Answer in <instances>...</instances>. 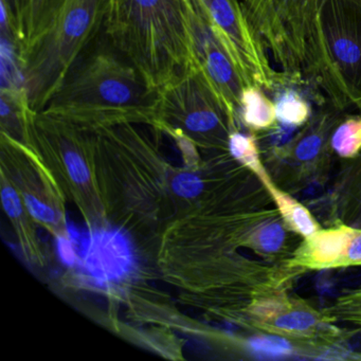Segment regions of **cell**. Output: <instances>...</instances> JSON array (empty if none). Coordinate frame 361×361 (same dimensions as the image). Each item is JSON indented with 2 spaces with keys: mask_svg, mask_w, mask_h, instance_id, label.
<instances>
[{
  "mask_svg": "<svg viewBox=\"0 0 361 361\" xmlns=\"http://www.w3.org/2000/svg\"><path fill=\"white\" fill-rule=\"evenodd\" d=\"M334 151L343 158H353L361 151V117L353 116L338 123L331 135Z\"/></svg>",
  "mask_w": 361,
  "mask_h": 361,
  "instance_id": "cell-13",
  "label": "cell"
},
{
  "mask_svg": "<svg viewBox=\"0 0 361 361\" xmlns=\"http://www.w3.org/2000/svg\"><path fill=\"white\" fill-rule=\"evenodd\" d=\"M157 90L113 47L90 50L41 113L96 133L126 124L155 126Z\"/></svg>",
  "mask_w": 361,
  "mask_h": 361,
  "instance_id": "cell-1",
  "label": "cell"
},
{
  "mask_svg": "<svg viewBox=\"0 0 361 361\" xmlns=\"http://www.w3.org/2000/svg\"><path fill=\"white\" fill-rule=\"evenodd\" d=\"M109 0H59L37 39L20 54L28 104L41 113L102 31Z\"/></svg>",
  "mask_w": 361,
  "mask_h": 361,
  "instance_id": "cell-3",
  "label": "cell"
},
{
  "mask_svg": "<svg viewBox=\"0 0 361 361\" xmlns=\"http://www.w3.org/2000/svg\"><path fill=\"white\" fill-rule=\"evenodd\" d=\"M1 200L4 210L13 224L20 247L29 261L37 265L45 264V255L37 240L32 215L27 210L18 190L6 174L1 175Z\"/></svg>",
  "mask_w": 361,
  "mask_h": 361,
  "instance_id": "cell-10",
  "label": "cell"
},
{
  "mask_svg": "<svg viewBox=\"0 0 361 361\" xmlns=\"http://www.w3.org/2000/svg\"><path fill=\"white\" fill-rule=\"evenodd\" d=\"M238 115L240 121L252 130H268L278 123L274 101L257 86L243 90Z\"/></svg>",
  "mask_w": 361,
  "mask_h": 361,
  "instance_id": "cell-11",
  "label": "cell"
},
{
  "mask_svg": "<svg viewBox=\"0 0 361 361\" xmlns=\"http://www.w3.org/2000/svg\"><path fill=\"white\" fill-rule=\"evenodd\" d=\"M250 348L257 354L266 357H280L290 354L291 345L280 336H264L253 338L249 342Z\"/></svg>",
  "mask_w": 361,
  "mask_h": 361,
  "instance_id": "cell-19",
  "label": "cell"
},
{
  "mask_svg": "<svg viewBox=\"0 0 361 361\" xmlns=\"http://www.w3.org/2000/svg\"><path fill=\"white\" fill-rule=\"evenodd\" d=\"M238 122L197 63L157 90L153 128L160 132L181 133L200 147H223Z\"/></svg>",
  "mask_w": 361,
  "mask_h": 361,
  "instance_id": "cell-5",
  "label": "cell"
},
{
  "mask_svg": "<svg viewBox=\"0 0 361 361\" xmlns=\"http://www.w3.org/2000/svg\"><path fill=\"white\" fill-rule=\"evenodd\" d=\"M3 160L8 162V178L16 187L35 221L63 235L65 231L62 192L47 166L28 145L1 134ZM5 174V173H4Z\"/></svg>",
  "mask_w": 361,
  "mask_h": 361,
  "instance_id": "cell-7",
  "label": "cell"
},
{
  "mask_svg": "<svg viewBox=\"0 0 361 361\" xmlns=\"http://www.w3.org/2000/svg\"><path fill=\"white\" fill-rule=\"evenodd\" d=\"M59 0H27L24 20V41L20 54L37 39L47 25Z\"/></svg>",
  "mask_w": 361,
  "mask_h": 361,
  "instance_id": "cell-14",
  "label": "cell"
},
{
  "mask_svg": "<svg viewBox=\"0 0 361 361\" xmlns=\"http://www.w3.org/2000/svg\"><path fill=\"white\" fill-rule=\"evenodd\" d=\"M191 23L196 63L231 113L240 120V97L246 84L227 48L195 0H192Z\"/></svg>",
  "mask_w": 361,
  "mask_h": 361,
  "instance_id": "cell-8",
  "label": "cell"
},
{
  "mask_svg": "<svg viewBox=\"0 0 361 361\" xmlns=\"http://www.w3.org/2000/svg\"><path fill=\"white\" fill-rule=\"evenodd\" d=\"M331 312H335V318H340L361 329V287L340 297Z\"/></svg>",
  "mask_w": 361,
  "mask_h": 361,
  "instance_id": "cell-17",
  "label": "cell"
},
{
  "mask_svg": "<svg viewBox=\"0 0 361 361\" xmlns=\"http://www.w3.org/2000/svg\"><path fill=\"white\" fill-rule=\"evenodd\" d=\"M204 181L195 173L178 172L171 180V189L181 200H194L204 191Z\"/></svg>",
  "mask_w": 361,
  "mask_h": 361,
  "instance_id": "cell-18",
  "label": "cell"
},
{
  "mask_svg": "<svg viewBox=\"0 0 361 361\" xmlns=\"http://www.w3.org/2000/svg\"><path fill=\"white\" fill-rule=\"evenodd\" d=\"M255 312L263 329L290 337H310L321 323L320 316L314 310L286 305L285 302L263 301Z\"/></svg>",
  "mask_w": 361,
  "mask_h": 361,
  "instance_id": "cell-9",
  "label": "cell"
},
{
  "mask_svg": "<svg viewBox=\"0 0 361 361\" xmlns=\"http://www.w3.org/2000/svg\"><path fill=\"white\" fill-rule=\"evenodd\" d=\"M59 250H60V255L62 257L63 261L66 264L75 263V250H73L71 243L69 242L68 238H65L64 235H59Z\"/></svg>",
  "mask_w": 361,
  "mask_h": 361,
  "instance_id": "cell-20",
  "label": "cell"
},
{
  "mask_svg": "<svg viewBox=\"0 0 361 361\" xmlns=\"http://www.w3.org/2000/svg\"><path fill=\"white\" fill-rule=\"evenodd\" d=\"M263 183L266 189L269 191L271 197L274 198L279 212L282 215L285 223L291 229L305 238L312 235L320 230L318 224L305 207L302 206L288 194L284 193L278 188L274 187L270 178L263 181Z\"/></svg>",
  "mask_w": 361,
  "mask_h": 361,
  "instance_id": "cell-12",
  "label": "cell"
},
{
  "mask_svg": "<svg viewBox=\"0 0 361 361\" xmlns=\"http://www.w3.org/2000/svg\"><path fill=\"white\" fill-rule=\"evenodd\" d=\"M227 48L246 86L271 92L280 77L238 0H195Z\"/></svg>",
  "mask_w": 361,
  "mask_h": 361,
  "instance_id": "cell-6",
  "label": "cell"
},
{
  "mask_svg": "<svg viewBox=\"0 0 361 361\" xmlns=\"http://www.w3.org/2000/svg\"><path fill=\"white\" fill-rule=\"evenodd\" d=\"M228 149L238 161L257 175L262 183L269 179L263 164H261L259 149L252 137L242 134L238 130H233L228 140Z\"/></svg>",
  "mask_w": 361,
  "mask_h": 361,
  "instance_id": "cell-15",
  "label": "cell"
},
{
  "mask_svg": "<svg viewBox=\"0 0 361 361\" xmlns=\"http://www.w3.org/2000/svg\"><path fill=\"white\" fill-rule=\"evenodd\" d=\"M303 75L329 102L361 113V8L348 0H327L308 45Z\"/></svg>",
  "mask_w": 361,
  "mask_h": 361,
  "instance_id": "cell-4",
  "label": "cell"
},
{
  "mask_svg": "<svg viewBox=\"0 0 361 361\" xmlns=\"http://www.w3.org/2000/svg\"><path fill=\"white\" fill-rule=\"evenodd\" d=\"M286 232L278 221H269L259 226L251 238V244L261 252L276 253L284 246Z\"/></svg>",
  "mask_w": 361,
  "mask_h": 361,
  "instance_id": "cell-16",
  "label": "cell"
},
{
  "mask_svg": "<svg viewBox=\"0 0 361 361\" xmlns=\"http://www.w3.org/2000/svg\"><path fill=\"white\" fill-rule=\"evenodd\" d=\"M191 12L192 0H109L103 33L158 90L196 64Z\"/></svg>",
  "mask_w": 361,
  "mask_h": 361,
  "instance_id": "cell-2",
  "label": "cell"
}]
</instances>
